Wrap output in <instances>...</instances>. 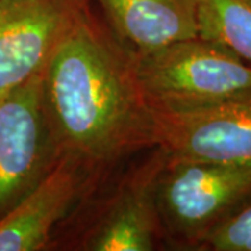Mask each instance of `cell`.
<instances>
[{"instance_id": "cell-1", "label": "cell", "mask_w": 251, "mask_h": 251, "mask_svg": "<svg viewBox=\"0 0 251 251\" xmlns=\"http://www.w3.org/2000/svg\"><path fill=\"white\" fill-rule=\"evenodd\" d=\"M42 84L59 156L78 162L95 183L156 147L134 56L92 3L57 44L42 72Z\"/></svg>"}, {"instance_id": "cell-2", "label": "cell", "mask_w": 251, "mask_h": 251, "mask_svg": "<svg viewBox=\"0 0 251 251\" xmlns=\"http://www.w3.org/2000/svg\"><path fill=\"white\" fill-rule=\"evenodd\" d=\"M168 153L153 147L90 188L52 236L49 250L153 251L168 249L156 187Z\"/></svg>"}, {"instance_id": "cell-3", "label": "cell", "mask_w": 251, "mask_h": 251, "mask_svg": "<svg viewBox=\"0 0 251 251\" xmlns=\"http://www.w3.org/2000/svg\"><path fill=\"white\" fill-rule=\"evenodd\" d=\"M133 56L151 108L251 100V66L218 42L196 36Z\"/></svg>"}, {"instance_id": "cell-4", "label": "cell", "mask_w": 251, "mask_h": 251, "mask_svg": "<svg viewBox=\"0 0 251 251\" xmlns=\"http://www.w3.org/2000/svg\"><path fill=\"white\" fill-rule=\"evenodd\" d=\"M250 197L251 163L168 156L156 187L168 246L200 251L206 237Z\"/></svg>"}, {"instance_id": "cell-5", "label": "cell", "mask_w": 251, "mask_h": 251, "mask_svg": "<svg viewBox=\"0 0 251 251\" xmlns=\"http://www.w3.org/2000/svg\"><path fill=\"white\" fill-rule=\"evenodd\" d=\"M57 159L41 73L0 95V218L27 197Z\"/></svg>"}, {"instance_id": "cell-6", "label": "cell", "mask_w": 251, "mask_h": 251, "mask_svg": "<svg viewBox=\"0 0 251 251\" xmlns=\"http://www.w3.org/2000/svg\"><path fill=\"white\" fill-rule=\"evenodd\" d=\"M151 115L155 145L171 158L251 163V100L151 108Z\"/></svg>"}, {"instance_id": "cell-7", "label": "cell", "mask_w": 251, "mask_h": 251, "mask_svg": "<svg viewBox=\"0 0 251 251\" xmlns=\"http://www.w3.org/2000/svg\"><path fill=\"white\" fill-rule=\"evenodd\" d=\"M91 0H0V95L44 72Z\"/></svg>"}, {"instance_id": "cell-8", "label": "cell", "mask_w": 251, "mask_h": 251, "mask_svg": "<svg viewBox=\"0 0 251 251\" xmlns=\"http://www.w3.org/2000/svg\"><path fill=\"white\" fill-rule=\"evenodd\" d=\"M95 184L78 162L59 156L42 181L0 218V251L49 250L57 226Z\"/></svg>"}, {"instance_id": "cell-9", "label": "cell", "mask_w": 251, "mask_h": 251, "mask_svg": "<svg viewBox=\"0 0 251 251\" xmlns=\"http://www.w3.org/2000/svg\"><path fill=\"white\" fill-rule=\"evenodd\" d=\"M131 53L198 36V0H91Z\"/></svg>"}, {"instance_id": "cell-10", "label": "cell", "mask_w": 251, "mask_h": 251, "mask_svg": "<svg viewBox=\"0 0 251 251\" xmlns=\"http://www.w3.org/2000/svg\"><path fill=\"white\" fill-rule=\"evenodd\" d=\"M198 36L224 45L251 66V0H198Z\"/></svg>"}, {"instance_id": "cell-11", "label": "cell", "mask_w": 251, "mask_h": 251, "mask_svg": "<svg viewBox=\"0 0 251 251\" xmlns=\"http://www.w3.org/2000/svg\"><path fill=\"white\" fill-rule=\"evenodd\" d=\"M200 251H251V197L206 237Z\"/></svg>"}]
</instances>
